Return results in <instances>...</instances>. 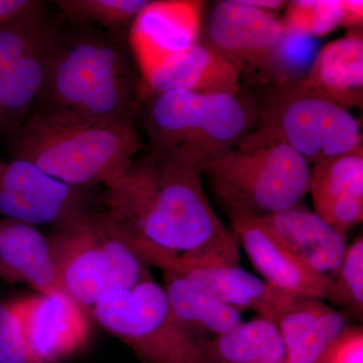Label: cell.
I'll return each instance as SVG.
<instances>
[{"label": "cell", "instance_id": "30bf717a", "mask_svg": "<svg viewBox=\"0 0 363 363\" xmlns=\"http://www.w3.org/2000/svg\"><path fill=\"white\" fill-rule=\"evenodd\" d=\"M28 363H55L80 350L89 337L84 308L66 293L14 301Z\"/></svg>", "mask_w": 363, "mask_h": 363}, {"label": "cell", "instance_id": "52a82bcc", "mask_svg": "<svg viewBox=\"0 0 363 363\" xmlns=\"http://www.w3.org/2000/svg\"><path fill=\"white\" fill-rule=\"evenodd\" d=\"M92 312L145 363H205L203 341L179 322L164 288L152 278L107 294Z\"/></svg>", "mask_w": 363, "mask_h": 363}, {"label": "cell", "instance_id": "8fae6325", "mask_svg": "<svg viewBox=\"0 0 363 363\" xmlns=\"http://www.w3.org/2000/svg\"><path fill=\"white\" fill-rule=\"evenodd\" d=\"M283 23L274 13L245 0L217 2L210 14L208 40L240 70L267 69L283 38Z\"/></svg>", "mask_w": 363, "mask_h": 363}, {"label": "cell", "instance_id": "7c38bea8", "mask_svg": "<svg viewBox=\"0 0 363 363\" xmlns=\"http://www.w3.org/2000/svg\"><path fill=\"white\" fill-rule=\"evenodd\" d=\"M204 2L150 1L130 32V47L143 76L199 40Z\"/></svg>", "mask_w": 363, "mask_h": 363}, {"label": "cell", "instance_id": "9c48e42d", "mask_svg": "<svg viewBox=\"0 0 363 363\" xmlns=\"http://www.w3.org/2000/svg\"><path fill=\"white\" fill-rule=\"evenodd\" d=\"M94 188L73 187L48 175L30 162L0 160V216L64 231L96 211Z\"/></svg>", "mask_w": 363, "mask_h": 363}, {"label": "cell", "instance_id": "ac0fdd59", "mask_svg": "<svg viewBox=\"0 0 363 363\" xmlns=\"http://www.w3.org/2000/svg\"><path fill=\"white\" fill-rule=\"evenodd\" d=\"M178 274L234 309L252 310L257 316L276 325L289 308L304 298L279 290L240 266L195 267Z\"/></svg>", "mask_w": 363, "mask_h": 363}, {"label": "cell", "instance_id": "484cf974", "mask_svg": "<svg viewBox=\"0 0 363 363\" xmlns=\"http://www.w3.org/2000/svg\"><path fill=\"white\" fill-rule=\"evenodd\" d=\"M325 300L346 316L363 319L362 234L348 245L342 264L325 288Z\"/></svg>", "mask_w": 363, "mask_h": 363}, {"label": "cell", "instance_id": "3957f363", "mask_svg": "<svg viewBox=\"0 0 363 363\" xmlns=\"http://www.w3.org/2000/svg\"><path fill=\"white\" fill-rule=\"evenodd\" d=\"M6 142L13 159L80 188L106 187L145 150L133 123L44 111H33Z\"/></svg>", "mask_w": 363, "mask_h": 363}, {"label": "cell", "instance_id": "83f0119b", "mask_svg": "<svg viewBox=\"0 0 363 363\" xmlns=\"http://www.w3.org/2000/svg\"><path fill=\"white\" fill-rule=\"evenodd\" d=\"M0 363H28L23 327L13 302L0 303Z\"/></svg>", "mask_w": 363, "mask_h": 363}, {"label": "cell", "instance_id": "4dcf8cb0", "mask_svg": "<svg viewBox=\"0 0 363 363\" xmlns=\"http://www.w3.org/2000/svg\"><path fill=\"white\" fill-rule=\"evenodd\" d=\"M37 0H0V23L32 7Z\"/></svg>", "mask_w": 363, "mask_h": 363}, {"label": "cell", "instance_id": "277c9868", "mask_svg": "<svg viewBox=\"0 0 363 363\" xmlns=\"http://www.w3.org/2000/svg\"><path fill=\"white\" fill-rule=\"evenodd\" d=\"M259 108L240 94L150 93L143 104L149 150L204 172L255 128Z\"/></svg>", "mask_w": 363, "mask_h": 363}, {"label": "cell", "instance_id": "5bb4252c", "mask_svg": "<svg viewBox=\"0 0 363 363\" xmlns=\"http://www.w3.org/2000/svg\"><path fill=\"white\" fill-rule=\"evenodd\" d=\"M309 193L314 211L345 235L363 219V149L315 162Z\"/></svg>", "mask_w": 363, "mask_h": 363}, {"label": "cell", "instance_id": "1f68e13d", "mask_svg": "<svg viewBox=\"0 0 363 363\" xmlns=\"http://www.w3.org/2000/svg\"><path fill=\"white\" fill-rule=\"evenodd\" d=\"M245 1L250 6L269 11V13L278 11L286 6V1H281V0H245Z\"/></svg>", "mask_w": 363, "mask_h": 363}, {"label": "cell", "instance_id": "d6986e66", "mask_svg": "<svg viewBox=\"0 0 363 363\" xmlns=\"http://www.w3.org/2000/svg\"><path fill=\"white\" fill-rule=\"evenodd\" d=\"M306 89L346 111L363 101V39L352 32L320 50L307 77L297 81Z\"/></svg>", "mask_w": 363, "mask_h": 363}, {"label": "cell", "instance_id": "cb8c5ba5", "mask_svg": "<svg viewBox=\"0 0 363 363\" xmlns=\"http://www.w3.org/2000/svg\"><path fill=\"white\" fill-rule=\"evenodd\" d=\"M57 25L42 1L0 23V74L51 39Z\"/></svg>", "mask_w": 363, "mask_h": 363}, {"label": "cell", "instance_id": "f1b7e54d", "mask_svg": "<svg viewBox=\"0 0 363 363\" xmlns=\"http://www.w3.org/2000/svg\"><path fill=\"white\" fill-rule=\"evenodd\" d=\"M317 363H363V329L348 326Z\"/></svg>", "mask_w": 363, "mask_h": 363}, {"label": "cell", "instance_id": "44dd1931", "mask_svg": "<svg viewBox=\"0 0 363 363\" xmlns=\"http://www.w3.org/2000/svg\"><path fill=\"white\" fill-rule=\"evenodd\" d=\"M162 288L177 319L199 340L220 336L243 322L240 311L182 274L164 272Z\"/></svg>", "mask_w": 363, "mask_h": 363}, {"label": "cell", "instance_id": "ffe728a7", "mask_svg": "<svg viewBox=\"0 0 363 363\" xmlns=\"http://www.w3.org/2000/svg\"><path fill=\"white\" fill-rule=\"evenodd\" d=\"M285 346L284 363H317L348 327L347 316L321 298H301L277 323Z\"/></svg>", "mask_w": 363, "mask_h": 363}, {"label": "cell", "instance_id": "ba28073f", "mask_svg": "<svg viewBox=\"0 0 363 363\" xmlns=\"http://www.w3.org/2000/svg\"><path fill=\"white\" fill-rule=\"evenodd\" d=\"M257 125L290 145L309 164L362 147V125L350 111L298 82L267 96Z\"/></svg>", "mask_w": 363, "mask_h": 363}, {"label": "cell", "instance_id": "7a4b0ae2", "mask_svg": "<svg viewBox=\"0 0 363 363\" xmlns=\"http://www.w3.org/2000/svg\"><path fill=\"white\" fill-rule=\"evenodd\" d=\"M131 54L123 35L70 21L58 23L33 111L133 123L142 99Z\"/></svg>", "mask_w": 363, "mask_h": 363}, {"label": "cell", "instance_id": "7402d4cb", "mask_svg": "<svg viewBox=\"0 0 363 363\" xmlns=\"http://www.w3.org/2000/svg\"><path fill=\"white\" fill-rule=\"evenodd\" d=\"M205 363H284L286 351L276 324L257 317L203 341Z\"/></svg>", "mask_w": 363, "mask_h": 363}, {"label": "cell", "instance_id": "603a6c76", "mask_svg": "<svg viewBox=\"0 0 363 363\" xmlns=\"http://www.w3.org/2000/svg\"><path fill=\"white\" fill-rule=\"evenodd\" d=\"M52 38L0 74V135H11L33 113L44 85Z\"/></svg>", "mask_w": 363, "mask_h": 363}, {"label": "cell", "instance_id": "5b68a950", "mask_svg": "<svg viewBox=\"0 0 363 363\" xmlns=\"http://www.w3.org/2000/svg\"><path fill=\"white\" fill-rule=\"evenodd\" d=\"M310 169L298 152L255 124L203 173L227 211L264 217L300 204L309 193Z\"/></svg>", "mask_w": 363, "mask_h": 363}, {"label": "cell", "instance_id": "9a60e30c", "mask_svg": "<svg viewBox=\"0 0 363 363\" xmlns=\"http://www.w3.org/2000/svg\"><path fill=\"white\" fill-rule=\"evenodd\" d=\"M269 233L308 269L330 279L342 264L346 236L309 208L298 204L260 217Z\"/></svg>", "mask_w": 363, "mask_h": 363}, {"label": "cell", "instance_id": "e0dca14e", "mask_svg": "<svg viewBox=\"0 0 363 363\" xmlns=\"http://www.w3.org/2000/svg\"><path fill=\"white\" fill-rule=\"evenodd\" d=\"M0 278L45 295L63 292L49 238L35 225L13 219L0 220Z\"/></svg>", "mask_w": 363, "mask_h": 363}, {"label": "cell", "instance_id": "8992f818", "mask_svg": "<svg viewBox=\"0 0 363 363\" xmlns=\"http://www.w3.org/2000/svg\"><path fill=\"white\" fill-rule=\"evenodd\" d=\"M49 240L62 290L84 309H92L107 294L152 278L150 267L109 230L97 209Z\"/></svg>", "mask_w": 363, "mask_h": 363}, {"label": "cell", "instance_id": "2e32d148", "mask_svg": "<svg viewBox=\"0 0 363 363\" xmlns=\"http://www.w3.org/2000/svg\"><path fill=\"white\" fill-rule=\"evenodd\" d=\"M241 70L207 42L198 40L187 51L143 75L150 93L188 91L199 94H240Z\"/></svg>", "mask_w": 363, "mask_h": 363}, {"label": "cell", "instance_id": "d4e9b609", "mask_svg": "<svg viewBox=\"0 0 363 363\" xmlns=\"http://www.w3.org/2000/svg\"><path fill=\"white\" fill-rule=\"evenodd\" d=\"M67 21L96 26L107 32L123 35L149 0H59L55 1Z\"/></svg>", "mask_w": 363, "mask_h": 363}, {"label": "cell", "instance_id": "f546056e", "mask_svg": "<svg viewBox=\"0 0 363 363\" xmlns=\"http://www.w3.org/2000/svg\"><path fill=\"white\" fill-rule=\"evenodd\" d=\"M343 2V26H355L362 23L363 1L360 0H342Z\"/></svg>", "mask_w": 363, "mask_h": 363}, {"label": "cell", "instance_id": "4316f807", "mask_svg": "<svg viewBox=\"0 0 363 363\" xmlns=\"http://www.w3.org/2000/svg\"><path fill=\"white\" fill-rule=\"evenodd\" d=\"M342 0H296L286 6L284 26L307 37L328 35L342 25Z\"/></svg>", "mask_w": 363, "mask_h": 363}, {"label": "cell", "instance_id": "4fadbf2b", "mask_svg": "<svg viewBox=\"0 0 363 363\" xmlns=\"http://www.w3.org/2000/svg\"><path fill=\"white\" fill-rule=\"evenodd\" d=\"M233 233L267 283L304 298H323L328 279L308 269L286 250L255 215L228 211Z\"/></svg>", "mask_w": 363, "mask_h": 363}, {"label": "cell", "instance_id": "6da1fadb", "mask_svg": "<svg viewBox=\"0 0 363 363\" xmlns=\"http://www.w3.org/2000/svg\"><path fill=\"white\" fill-rule=\"evenodd\" d=\"M202 174L147 150L100 193L97 214L145 264L164 272L240 266L238 241L208 201Z\"/></svg>", "mask_w": 363, "mask_h": 363}]
</instances>
